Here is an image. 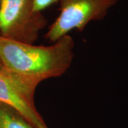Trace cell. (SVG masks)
I'll return each instance as SVG.
<instances>
[{
  "label": "cell",
  "instance_id": "7a4b0ae2",
  "mask_svg": "<svg viewBox=\"0 0 128 128\" xmlns=\"http://www.w3.org/2000/svg\"><path fill=\"white\" fill-rule=\"evenodd\" d=\"M47 22L42 12L34 9V0H2L0 2L1 36L34 44Z\"/></svg>",
  "mask_w": 128,
  "mask_h": 128
},
{
  "label": "cell",
  "instance_id": "277c9868",
  "mask_svg": "<svg viewBox=\"0 0 128 128\" xmlns=\"http://www.w3.org/2000/svg\"><path fill=\"white\" fill-rule=\"evenodd\" d=\"M38 85L36 80L0 66V102L16 110L36 128H46L34 100Z\"/></svg>",
  "mask_w": 128,
  "mask_h": 128
},
{
  "label": "cell",
  "instance_id": "8992f818",
  "mask_svg": "<svg viewBox=\"0 0 128 128\" xmlns=\"http://www.w3.org/2000/svg\"><path fill=\"white\" fill-rule=\"evenodd\" d=\"M58 2L59 0H34V6L36 11L42 12L44 9Z\"/></svg>",
  "mask_w": 128,
  "mask_h": 128
},
{
  "label": "cell",
  "instance_id": "5b68a950",
  "mask_svg": "<svg viewBox=\"0 0 128 128\" xmlns=\"http://www.w3.org/2000/svg\"><path fill=\"white\" fill-rule=\"evenodd\" d=\"M0 128H36L14 108L0 102Z\"/></svg>",
  "mask_w": 128,
  "mask_h": 128
},
{
  "label": "cell",
  "instance_id": "ba28073f",
  "mask_svg": "<svg viewBox=\"0 0 128 128\" xmlns=\"http://www.w3.org/2000/svg\"><path fill=\"white\" fill-rule=\"evenodd\" d=\"M46 128H48V127H46Z\"/></svg>",
  "mask_w": 128,
  "mask_h": 128
},
{
  "label": "cell",
  "instance_id": "3957f363",
  "mask_svg": "<svg viewBox=\"0 0 128 128\" xmlns=\"http://www.w3.org/2000/svg\"><path fill=\"white\" fill-rule=\"evenodd\" d=\"M118 0H59L60 14L45 34L50 43L73 30L82 32L92 21H100Z\"/></svg>",
  "mask_w": 128,
  "mask_h": 128
},
{
  "label": "cell",
  "instance_id": "6da1fadb",
  "mask_svg": "<svg viewBox=\"0 0 128 128\" xmlns=\"http://www.w3.org/2000/svg\"><path fill=\"white\" fill-rule=\"evenodd\" d=\"M75 42L69 34L50 46H36L0 36V61L9 70L40 82L60 77L73 63Z\"/></svg>",
  "mask_w": 128,
  "mask_h": 128
},
{
  "label": "cell",
  "instance_id": "52a82bcc",
  "mask_svg": "<svg viewBox=\"0 0 128 128\" xmlns=\"http://www.w3.org/2000/svg\"><path fill=\"white\" fill-rule=\"evenodd\" d=\"M2 66V63H1V61H0V66Z\"/></svg>",
  "mask_w": 128,
  "mask_h": 128
},
{
  "label": "cell",
  "instance_id": "9c48e42d",
  "mask_svg": "<svg viewBox=\"0 0 128 128\" xmlns=\"http://www.w3.org/2000/svg\"><path fill=\"white\" fill-rule=\"evenodd\" d=\"M2 2V0H0V2Z\"/></svg>",
  "mask_w": 128,
  "mask_h": 128
}]
</instances>
